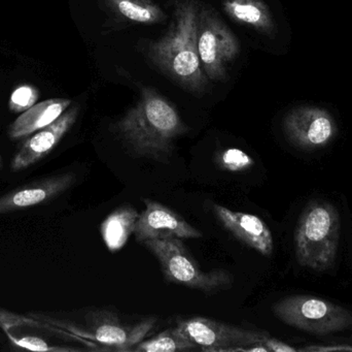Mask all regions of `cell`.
<instances>
[{"mask_svg": "<svg viewBox=\"0 0 352 352\" xmlns=\"http://www.w3.org/2000/svg\"><path fill=\"white\" fill-rule=\"evenodd\" d=\"M115 127L136 156L155 159L170 154L176 138L188 130L175 105L152 88L142 89Z\"/></svg>", "mask_w": 352, "mask_h": 352, "instance_id": "6da1fadb", "label": "cell"}, {"mask_svg": "<svg viewBox=\"0 0 352 352\" xmlns=\"http://www.w3.org/2000/svg\"><path fill=\"white\" fill-rule=\"evenodd\" d=\"M199 10L194 0H176L170 29L148 47L153 62L192 93L203 92L207 85L198 53Z\"/></svg>", "mask_w": 352, "mask_h": 352, "instance_id": "7a4b0ae2", "label": "cell"}, {"mask_svg": "<svg viewBox=\"0 0 352 352\" xmlns=\"http://www.w3.org/2000/svg\"><path fill=\"white\" fill-rule=\"evenodd\" d=\"M340 216L334 205L326 200L310 202L300 215L295 231L298 262L316 272L335 265L340 240Z\"/></svg>", "mask_w": 352, "mask_h": 352, "instance_id": "3957f363", "label": "cell"}, {"mask_svg": "<svg viewBox=\"0 0 352 352\" xmlns=\"http://www.w3.org/2000/svg\"><path fill=\"white\" fill-rule=\"evenodd\" d=\"M142 244L156 256L165 278L170 282L206 293L231 285V276L226 271L203 272L180 239L148 240Z\"/></svg>", "mask_w": 352, "mask_h": 352, "instance_id": "277c9868", "label": "cell"}, {"mask_svg": "<svg viewBox=\"0 0 352 352\" xmlns=\"http://www.w3.org/2000/svg\"><path fill=\"white\" fill-rule=\"evenodd\" d=\"M273 313L285 324L314 334L326 335L352 329V311L314 296H293L277 302Z\"/></svg>", "mask_w": 352, "mask_h": 352, "instance_id": "5b68a950", "label": "cell"}, {"mask_svg": "<svg viewBox=\"0 0 352 352\" xmlns=\"http://www.w3.org/2000/svg\"><path fill=\"white\" fill-rule=\"evenodd\" d=\"M198 53L203 72L212 81L225 80L240 53L236 35L212 10H199Z\"/></svg>", "mask_w": 352, "mask_h": 352, "instance_id": "8992f818", "label": "cell"}, {"mask_svg": "<svg viewBox=\"0 0 352 352\" xmlns=\"http://www.w3.org/2000/svg\"><path fill=\"white\" fill-rule=\"evenodd\" d=\"M176 327L197 349L204 351H239L243 347L264 345L270 336L262 331L230 326L200 316L180 320Z\"/></svg>", "mask_w": 352, "mask_h": 352, "instance_id": "52a82bcc", "label": "cell"}, {"mask_svg": "<svg viewBox=\"0 0 352 352\" xmlns=\"http://www.w3.org/2000/svg\"><path fill=\"white\" fill-rule=\"evenodd\" d=\"M283 125L287 140L304 150L324 148L338 134V124L334 116L318 105L294 107L285 115Z\"/></svg>", "mask_w": 352, "mask_h": 352, "instance_id": "ba28073f", "label": "cell"}, {"mask_svg": "<svg viewBox=\"0 0 352 352\" xmlns=\"http://www.w3.org/2000/svg\"><path fill=\"white\" fill-rule=\"evenodd\" d=\"M87 322L88 338L115 351H129L144 340L154 328L157 320L146 318L138 324H127L113 312L98 310L89 313Z\"/></svg>", "mask_w": 352, "mask_h": 352, "instance_id": "9c48e42d", "label": "cell"}, {"mask_svg": "<svg viewBox=\"0 0 352 352\" xmlns=\"http://www.w3.org/2000/svg\"><path fill=\"white\" fill-rule=\"evenodd\" d=\"M146 209L140 213L134 235L140 243L148 240L199 239L202 233L188 225L179 214L161 203L144 200Z\"/></svg>", "mask_w": 352, "mask_h": 352, "instance_id": "30bf717a", "label": "cell"}, {"mask_svg": "<svg viewBox=\"0 0 352 352\" xmlns=\"http://www.w3.org/2000/svg\"><path fill=\"white\" fill-rule=\"evenodd\" d=\"M78 116V107L66 110L59 118L50 125L36 132L21 147L10 163L12 172H20L28 169L47 156L63 136L69 132L76 123Z\"/></svg>", "mask_w": 352, "mask_h": 352, "instance_id": "8fae6325", "label": "cell"}, {"mask_svg": "<svg viewBox=\"0 0 352 352\" xmlns=\"http://www.w3.org/2000/svg\"><path fill=\"white\" fill-rule=\"evenodd\" d=\"M217 220L236 239L264 256H271L274 249L272 233L268 225L256 215L236 212L221 205H212Z\"/></svg>", "mask_w": 352, "mask_h": 352, "instance_id": "7c38bea8", "label": "cell"}, {"mask_svg": "<svg viewBox=\"0 0 352 352\" xmlns=\"http://www.w3.org/2000/svg\"><path fill=\"white\" fill-rule=\"evenodd\" d=\"M76 177L67 173L16 188L0 196V215L45 204L68 189Z\"/></svg>", "mask_w": 352, "mask_h": 352, "instance_id": "4fadbf2b", "label": "cell"}, {"mask_svg": "<svg viewBox=\"0 0 352 352\" xmlns=\"http://www.w3.org/2000/svg\"><path fill=\"white\" fill-rule=\"evenodd\" d=\"M72 105L67 99H52L35 103L23 112L10 125L8 134L12 140L26 138L58 119Z\"/></svg>", "mask_w": 352, "mask_h": 352, "instance_id": "5bb4252c", "label": "cell"}, {"mask_svg": "<svg viewBox=\"0 0 352 352\" xmlns=\"http://www.w3.org/2000/svg\"><path fill=\"white\" fill-rule=\"evenodd\" d=\"M223 10L230 18L263 34H277V25L264 0H223Z\"/></svg>", "mask_w": 352, "mask_h": 352, "instance_id": "9a60e30c", "label": "cell"}, {"mask_svg": "<svg viewBox=\"0 0 352 352\" xmlns=\"http://www.w3.org/2000/svg\"><path fill=\"white\" fill-rule=\"evenodd\" d=\"M138 216L140 214L135 209L125 206L118 209L105 219L101 225V235L111 251H117L125 246L130 236L134 233Z\"/></svg>", "mask_w": 352, "mask_h": 352, "instance_id": "2e32d148", "label": "cell"}, {"mask_svg": "<svg viewBox=\"0 0 352 352\" xmlns=\"http://www.w3.org/2000/svg\"><path fill=\"white\" fill-rule=\"evenodd\" d=\"M105 3L119 16L140 24H156L165 20L160 6L152 0H104Z\"/></svg>", "mask_w": 352, "mask_h": 352, "instance_id": "e0dca14e", "label": "cell"}, {"mask_svg": "<svg viewBox=\"0 0 352 352\" xmlns=\"http://www.w3.org/2000/svg\"><path fill=\"white\" fill-rule=\"evenodd\" d=\"M197 349L177 327L165 330L158 336L138 343L132 351L138 352H178Z\"/></svg>", "mask_w": 352, "mask_h": 352, "instance_id": "ac0fdd59", "label": "cell"}, {"mask_svg": "<svg viewBox=\"0 0 352 352\" xmlns=\"http://www.w3.org/2000/svg\"><path fill=\"white\" fill-rule=\"evenodd\" d=\"M219 163L223 169L232 173H239L254 167V161L244 151L230 148L221 153Z\"/></svg>", "mask_w": 352, "mask_h": 352, "instance_id": "d6986e66", "label": "cell"}, {"mask_svg": "<svg viewBox=\"0 0 352 352\" xmlns=\"http://www.w3.org/2000/svg\"><path fill=\"white\" fill-rule=\"evenodd\" d=\"M39 93L30 85H22L12 91L8 107L14 113H23L35 105L38 99Z\"/></svg>", "mask_w": 352, "mask_h": 352, "instance_id": "ffe728a7", "label": "cell"}, {"mask_svg": "<svg viewBox=\"0 0 352 352\" xmlns=\"http://www.w3.org/2000/svg\"><path fill=\"white\" fill-rule=\"evenodd\" d=\"M14 344L16 346L22 347V349H29L32 351H68L72 349H51L47 346V343L43 339L36 338V337H25V338L20 339L16 341Z\"/></svg>", "mask_w": 352, "mask_h": 352, "instance_id": "44dd1931", "label": "cell"}, {"mask_svg": "<svg viewBox=\"0 0 352 352\" xmlns=\"http://www.w3.org/2000/svg\"><path fill=\"white\" fill-rule=\"evenodd\" d=\"M265 346L267 347L269 352H295L298 351L297 349L291 346L287 343L283 342V341L277 340L273 337L269 336L264 343Z\"/></svg>", "mask_w": 352, "mask_h": 352, "instance_id": "7402d4cb", "label": "cell"}, {"mask_svg": "<svg viewBox=\"0 0 352 352\" xmlns=\"http://www.w3.org/2000/svg\"><path fill=\"white\" fill-rule=\"evenodd\" d=\"M298 351H314V352H327V351H352L351 345H333V346H318V345H312V346L304 347V349H298Z\"/></svg>", "mask_w": 352, "mask_h": 352, "instance_id": "603a6c76", "label": "cell"}]
</instances>
